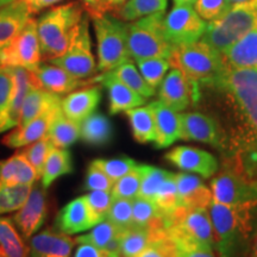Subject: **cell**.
Masks as SVG:
<instances>
[{
	"label": "cell",
	"instance_id": "obj_23",
	"mask_svg": "<svg viewBox=\"0 0 257 257\" xmlns=\"http://www.w3.org/2000/svg\"><path fill=\"white\" fill-rule=\"evenodd\" d=\"M101 100V91L99 87L82 88L74 91L64 96L61 100V111L70 120L81 123L83 119L89 117L98 107Z\"/></svg>",
	"mask_w": 257,
	"mask_h": 257
},
{
	"label": "cell",
	"instance_id": "obj_20",
	"mask_svg": "<svg viewBox=\"0 0 257 257\" xmlns=\"http://www.w3.org/2000/svg\"><path fill=\"white\" fill-rule=\"evenodd\" d=\"M11 70L12 75H14V94H12L11 102H10L4 121L0 125V134L18 126L21 123L22 107H23L24 99L28 92L32 87L40 88L37 80L31 70L21 68V67H15V68H11Z\"/></svg>",
	"mask_w": 257,
	"mask_h": 257
},
{
	"label": "cell",
	"instance_id": "obj_16",
	"mask_svg": "<svg viewBox=\"0 0 257 257\" xmlns=\"http://www.w3.org/2000/svg\"><path fill=\"white\" fill-rule=\"evenodd\" d=\"M165 159L179 169L186 173H195L204 179L214 176L219 169V162L216 156L194 147L179 146L173 148L166 154Z\"/></svg>",
	"mask_w": 257,
	"mask_h": 257
},
{
	"label": "cell",
	"instance_id": "obj_54",
	"mask_svg": "<svg viewBox=\"0 0 257 257\" xmlns=\"http://www.w3.org/2000/svg\"><path fill=\"white\" fill-rule=\"evenodd\" d=\"M24 3H27V5L32 10V12H37L40 10L48 8V6H51L54 4H57V3L62 2V0H23Z\"/></svg>",
	"mask_w": 257,
	"mask_h": 257
},
{
	"label": "cell",
	"instance_id": "obj_51",
	"mask_svg": "<svg viewBox=\"0 0 257 257\" xmlns=\"http://www.w3.org/2000/svg\"><path fill=\"white\" fill-rule=\"evenodd\" d=\"M114 182L108 178L107 175L99 169L98 167L93 165L88 166L87 174L85 180V189L86 191H108L111 192Z\"/></svg>",
	"mask_w": 257,
	"mask_h": 257
},
{
	"label": "cell",
	"instance_id": "obj_33",
	"mask_svg": "<svg viewBox=\"0 0 257 257\" xmlns=\"http://www.w3.org/2000/svg\"><path fill=\"white\" fill-rule=\"evenodd\" d=\"M73 172L72 155L67 149L54 147L47 157L42 173V186L48 188L61 176L70 174Z\"/></svg>",
	"mask_w": 257,
	"mask_h": 257
},
{
	"label": "cell",
	"instance_id": "obj_37",
	"mask_svg": "<svg viewBox=\"0 0 257 257\" xmlns=\"http://www.w3.org/2000/svg\"><path fill=\"white\" fill-rule=\"evenodd\" d=\"M112 73L120 80L121 82H124L127 87L134 89L135 92H137L138 94L142 95L143 98H152L153 95H155V89L150 87L148 85V82L143 79V76L141 75V73L138 72L133 61H126V62L121 63L120 66H118L117 68L111 70Z\"/></svg>",
	"mask_w": 257,
	"mask_h": 257
},
{
	"label": "cell",
	"instance_id": "obj_50",
	"mask_svg": "<svg viewBox=\"0 0 257 257\" xmlns=\"http://www.w3.org/2000/svg\"><path fill=\"white\" fill-rule=\"evenodd\" d=\"M14 94V75L10 67H0V125L8 113Z\"/></svg>",
	"mask_w": 257,
	"mask_h": 257
},
{
	"label": "cell",
	"instance_id": "obj_12",
	"mask_svg": "<svg viewBox=\"0 0 257 257\" xmlns=\"http://www.w3.org/2000/svg\"><path fill=\"white\" fill-rule=\"evenodd\" d=\"M42 61L40 38L37 34V22L30 18L22 31L0 55V67H21L35 69Z\"/></svg>",
	"mask_w": 257,
	"mask_h": 257
},
{
	"label": "cell",
	"instance_id": "obj_57",
	"mask_svg": "<svg viewBox=\"0 0 257 257\" xmlns=\"http://www.w3.org/2000/svg\"><path fill=\"white\" fill-rule=\"evenodd\" d=\"M248 257H257V226H256V232H255V236H253V240H252L251 249H250V252H249Z\"/></svg>",
	"mask_w": 257,
	"mask_h": 257
},
{
	"label": "cell",
	"instance_id": "obj_21",
	"mask_svg": "<svg viewBox=\"0 0 257 257\" xmlns=\"http://www.w3.org/2000/svg\"><path fill=\"white\" fill-rule=\"evenodd\" d=\"M94 79L95 82H100L107 89L108 100H110L108 112L112 115L120 113V112H126L131 108L140 107L147 101L146 98L121 82L111 70Z\"/></svg>",
	"mask_w": 257,
	"mask_h": 257
},
{
	"label": "cell",
	"instance_id": "obj_59",
	"mask_svg": "<svg viewBox=\"0 0 257 257\" xmlns=\"http://www.w3.org/2000/svg\"><path fill=\"white\" fill-rule=\"evenodd\" d=\"M231 3H234V4H236V3H243V2H246V0H230Z\"/></svg>",
	"mask_w": 257,
	"mask_h": 257
},
{
	"label": "cell",
	"instance_id": "obj_22",
	"mask_svg": "<svg viewBox=\"0 0 257 257\" xmlns=\"http://www.w3.org/2000/svg\"><path fill=\"white\" fill-rule=\"evenodd\" d=\"M75 243L69 234L47 229L30 238L29 257H70Z\"/></svg>",
	"mask_w": 257,
	"mask_h": 257
},
{
	"label": "cell",
	"instance_id": "obj_40",
	"mask_svg": "<svg viewBox=\"0 0 257 257\" xmlns=\"http://www.w3.org/2000/svg\"><path fill=\"white\" fill-rule=\"evenodd\" d=\"M133 218L136 226H160L165 225V218L155 202L137 197L133 200Z\"/></svg>",
	"mask_w": 257,
	"mask_h": 257
},
{
	"label": "cell",
	"instance_id": "obj_14",
	"mask_svg": "<svg viewBox=\"0 0 257 257\" xmlns=\"http://www.w3.org/2000/svg\"><path fill=\"white\" fill-rule=\"evenodd\" d=\"M199 85L192 82L181 70L172 69L160 85L159 100L176 112L185 111L200 99Z\"/></svg>",
	"mask_w": 257,
	"mask_h": 257
},
{
	"label": "cell",
	"instance_id": "obj_3",
	"mask_svg": "<svg viewBox=\"0 0 257 257\" xmlns=\"http://www.w3.org/2000/svg\"><path fill=\"white\" fill-rule=\"evenodd\" d=\"M82 17V4L72 2L51 9L38 19L42 60L50 61L66 53L79 30Z\"/></svg>",
	"mask_w": 257,
	"mask_h": 257
},
{
	"label": "cell",
	"instance_id": "obj_18",
	"mask_svg": "<svg viewBox=\"0 0 257 257\" xmlns=\"http://www.w3.org/2000/svg\"><path fill=\"white\" fill-rule=\"evenodd\" d=\"M34 15L23 0H0V55Z\"/></svg>",
	"mask_w": 257,
	"mask_h": 257
},
{
	"label": "cell",
	"instance_id": "obj_25",
	"mask_svg": "<svg viewBox=\"0 0 257 257\" xmlns=\"http://www.w3.org/2000/svg\"><path fill=\"white\" fill-rule=\"evenodd\" d=\"M61 110V106L44 112L34 120L25 125H19L16 130L10 133L2 140V143L8 148H23L36 142L48 134L50 123L55 114Z\"/></svg>",
	"mask_w": 257,
	"mask_h": 257
},
{
	"label": "cell",
	"instance_id": "obj_6",
	"mask_svg": "<svg viewBox=\"0 0 257 257\" xmlns=\"http://www.w3.org/2000/svg\"><path fill=\"white\" fill-rule=\"evenodd\" d=\"M94 25L98 42L99 72H110L121 63L131 61L127 49V30L124 21L105 14H88Z\"/></svg>",
	"mask_w": 257,
	"mask_h": 257
},
{
	"label": "cell",
	"instance_id": "obj_41",
	"mask_svg": "<svg viewBox=\"0 0 257 257\" xmlns=\"http://www.w3.org/2000/svg\"><path fill=\"white\" fill-rule=\"evenodd\" d=\"M120 232V229H118L111 221L105 219L94 225L88 233L76 237L75 240L79 244H91L95 248L104 250L115 237L119 236Z\"/></svg>",
	"mask_w": 257,
	"mask_h": 257
},
{
	"label": "cell",
	"instance_id": "obj_15",
	"mask_svg": "<svg viewBox=\"0 0 257 257\" xmlns=\"http://www.w3.org/2000/svg\"><path fill=\"white\" fill-rule=\"evenodd\" d=\"M48 216V197L43 186L34 185L25 204L12 217L16 227L25 240L30 239Z\"/></svg>",
	"mask_w": 257,
	"mask_h": 257
},
{
	"label": "cell",
	"instance_id": "obj_55",
	"mask_svg": "<svg viewBox=\"0 0 257 257\" xmlns=\"http://www.w3.org/2000/svg\"><path fill=\"white\" fill-rule=\"evenodd\" d=\"M88 14H105L104 0H82Z\"/></svg>",
	"mask_w": 257,
	"mask_h": 257
},
{
	"label": "cell",
	"instance_id": "obj_19",
	"mask_svg": "<svg viewBox=\"0 0 257 257\" xmlns=\"http://www.w3.org/2000/svg\"><path fill=\"white\" fill-rule=\"evenodd\" d=\"M99 221L92 213L85 197L72 200L59 212L55 227L60 232L75 234L92 229Z\"/></svg>",
	"mask_w": 257,
	"mask_h": 257
},
{
	"label": "cell",
	"instance_id": "obj_1",
	"mask_svg": "<svg viewBox=\"0 0 257 257\" xmlns=\"http://www.w3.org/2000/svg\"><path fill=\"white\" fill-rule=\"evenodd\" d=\"M210 89L219 107L226 147L224 161L257 181V68H226L199 86Z\"/></svg>",
	"mask_w": 257,
	"mask_h": 257
},
{
	"label": "cell",
	"instance_id": "obj_58",
	"mask_svg": "<svg viewBox=\"0 0 257 257\" xmlns=\"http://www.w3.org/2000/svg\"><path fill=\"white\" fill-rule=\"evenodd\" d=\"M174 2L175 6H180V5H186V6H192L193 4H195L197 0H173Z\"/></svg>",
	"mask_w": 257,
	"mask_h": 257
},
{
	"label": "cell",
	"instance_id": "obj_35",
	"mask_svg": "<svg viewBox=\"0 0 257 257\" xmlns=\"http://www.w3.org/2000/svg\"><path fill=\"white\" fill-rule=\"evenodd\" d=\"M153 239V227L134 226L121 231L120 255L121 257H136L148 248Z\"/></svg>",
	"mask_w": 257,
	"mask_h": 257
},
{
	"label": "cell",
	"instance_id": "obj_36",
	"mask_svg": "<svg viewBox=\"0 0 257 257\" xmlns=\"http://www.w3.org/2000/svg\"><path fill=\"white\" fill-rule=\"evenodd\" d=\"M167 4V0H127L113 11L121 21L134 22L149 15L165 12Z\"/></svg>",
	"mask_w": 257,
	"mask_h": 257
},
{
	"label": "cell",
	"instance_id": "obj_7",
	"mask_svg": "<svg viewBox=\"0 0 257 257\" xmlns=\"http://www.w3.org/2000/svg\"><path fill=\"white\" fill-rule=\"evenodd\" d=\"M168 61L199 86L211 82L225 69L220 54L202 41L174 47Z\"/></svg>",
	"mask_w": 257,
	"mask_h": 257
},
{
	"label": "cell",
	"instance_id": "obj_42",
	"mask_svg": "<svg viewBox=\"0 0 257 257\" xmlns=\"http://www.w3.org/2000/svg\"><path fill=\"white\" fill-rule=\"evenodd\" d=\"M143 176V165H137L133 170L124 175L123 178L113 184V187L111 189V194L113 199H128L134 200L138 197L141 187V181Z\"/></svg>",
	"mask_w": 257,
	"mask_h": 257
},
{
	"label": "cell",
	"instance_id": "obj_13",
	"mask_svg": "<svg viewBox=\"0 0 257 257\" xmlns=\"http://www.w3.org/2000/svg\"><path fill=\"white\" fill-rule=\"evenodd\" d=\"M180 140L210 144L224 153L226 140L223 128L216 118L202 112H186L180 113Z\"/></svg>",
	"mask_w": 257,
	"mask_h": 257
},
{
	"label": "cell",
	"instance_id": "obj_32",
	"mask_svg": "<svg viewBox=\"0 0 257 257\" xmlns=\"http://www.w3.org/2000/svg\"><path fill=\"white\" fill-rule=\"evenodd\" d=\"M47 136L56 148L67 149L80 138V124L59 111L51 120Z\"/></svg>",
	"mask_w": 257,
	"mask_h": 257
},
{
	"label": "cell",
	"instance_id": "obj_17",
	"mask_svg": "<svg viewBox=\"0 0 257 257\" xmlns=\"http://www.w3.org/2000/svg\"><path fill=\"white\" fill-rule=\"evenodd\" d=\"M31 72L37 80L38 87L59 95L72 93L76 91V88L95 83V79H78L53 63H40Z\"/></svg>",
	"mask_w": 257,
	"mask_h": 257
},
{
	"label": "cell",
	"instance_id": "obj_27",
	"mask_svg": "<svg viewBox=\"0 0 257 257\" xmlns=\"http://www.w3.org/2000/svg\"><path fill=\"white\" fill-rule=\"evenodd\" d=\"M221 59L226 68H257V25L221 54Z\"/></svg>",
	"mask_w": 257,
	"mask_h": 257
},
{
	"label": "cell",
	"instance_id": "obj_8",
	"mask_svg": "<svg viewBox=\"0 0 257 257\" xmlns=\"http://www.w3.org/2000/svg\"><path fill=\"white\" fill-rule=\"evenodd\" d=\"M165 12L153 14L126 25L127 49L131 59L143 60L152 57L169 59L173 47L163 34Z\"/></svg>",
	"mask_w": 257,
	"mask_h": 257
},
{
	"label": "cell",
	"instance_id": "obj_52",
	"mask_svg": "<svg viewBox=\"0 0 257 257\" xmlns=\"http://www.w3.org/2000/svg\"><path fill=\"white\" fill-rule=\"evenodd\" d=\"M74 257H107V255L91 244H80Z\"/></svg>",
	"mask_w": 257,
	"mask_h": 257
},
{
	"label": "cell",
	"instance_id": "obj_49",
	"mask_svg": "<svg viewBox=\"0 0 257 257\" xmlns=\"http://www.w3.org/2000/svg\"><path fill=\"white\" fill-rule=\"evenodd\" d=\"M86 202L91 208L92 213L98 219L99 223L106 219L107 212L110 210L113 197L108 191H89L88 194L83 195Z\"/></svg>",
	"mask_w": 257,
	"mask_h": 257
},
{
	"label": "cell",
	"instance_id": "obj_56",
	"mask_svg": "<svg viewBox=\"0 0 257 257\" xmlns=\"http://www.w3.org/2000/svg\"><path fill=\"white\" fill-rule=\"evenodd\" d=\"M127 0H104V6L105 11H113L117 8H119L120 5H123L124 3H126Z\"/></svg>",
	"mask_w": 257,
	"mask_h": 257
},
{
	"label": "cell",
	"instance_id": "obj_31",
	"mask_svg": "<svg viewBox=\"0 0 257 257\" xmlns=\"http://www.w3.org/2000/svg\"><path fill=\"white\" fill-rule=\"evenodd\" d=\"M134 138L138 143L146 144L156 141V125L149 105L135 107L126 111Z\"/></svg>",
	"mask_w": 257,
	"mask_h": 257
},
{
	"label": "cell",
	"instance_id": "obj_30",
	"mask_svg": "<svg viewBox=\"0 0 257 257\" xmlns=\"http://www.w3.org/2000/svg\"><path fill=\"white\" fill-rule=\"evenodd\" d=\"M112 124L104 114L92 113L80 123V138L91 146H105L112 140Z\"/></svg>",
	"mask_w": 257,
	"mask_h": 257
},
{
	"label": "cell",
	"instance_id": "obj_2",
	"mask_svg": "<svg viewBox=\"0 0 257 257\" xmlns=\"http://www.w3.org/2000/svg\"><path fill=\"white\" fill-rule=\"evenodd\" d=\"M208 210L218 256L248 257L256 232L252 218L255 207L227 206L212 199Z\"/></svg>",
	"mask_w": 257,
	"mask_h": 257
},
{
	"label": "cell",
	"instance_id": "obj_5",
	"mask_svg": "<svg viewBox=\"0 0 257 257\" xmlns=\"http://www.w3.org/2000/svg\"><path fill=\"white\" fill-rule=\"evenodd\" d=\"M257 25V0L236 3L223 17L207 24L202 42L223 54Z\"/></svg>",
	"mask_w": 257,
	"mask_h": 257
},
{
	"label": "cell",
	"instance_id": "obj_24",
	"mask_svg": "<svg viewBox=\"0 0 257 257\" xmlns=\"http://www.w3.org/2000/svg\"><path fill=\"white\" fill-rule=\"evenodd\" d=\"M149 106L154 113L156 125V141L154 143L159 149L168 148L180 140V113L160 100L150 102Z\"/></svg>",
	"mask_w": 257,
	"mask_h": 257
},
{
	"label": "cell",
	"instance_id": "obj_28",
	"mask_svg": "<svg viewBox=\"0 0 257 257\" xmlns=\"http://www.w3.org/2000/svg\"><path fill=\"white\" fill-rule=\"evenodd\" d=\"M37 180L34 167L21 153L0 161V185H34Z\"/></svg>",
	"mask_w": 257,
	"mask_h": 257
},
{
	"label": "cell",
	"instance_id": "obj_26",
	"mask_svg": "<svg viewBox=\"0 0 257 257\" xmlns=\"http://www.w3.org/2000/svg\"><path fill=\"white\" fill-rule=\"evenodd\" d=\"M180 205L187 208H208L212 201V192L197 175L188 173H176Z\"/></svg>",
	"mask_w": 257,
	"mask_h": 257
},
{
	"label": "cell",
	"instance_id": "obj_29",
	"mask_svg": "<svg viewBox=\"0 0 257 257\" xmlns=\"http://www.w3.org/2000/svg\"><path fill=\"white\" fill-rule=\"evenodd\" d=\"M61 100H62V96L59 94L48 92L43 88L32 87L24 99L19 125L28 124L29 121L34 120L44 112L59 107L61 106Z\"/></svg>",
	"mask_w": 257,
	"mask_h": 257
},
{
	"label": "cell",
	"instance_id": "obj_34",
	"mask_svg": "<svg viewBox=\"0 0 257 257\" xmlns=\"http://www.w3.org/2000/svg\"><path fill=\"white\" fill-rule=\"evenodd\" d=\"M0 249L5 257H29V248L25 239L12 218L0 217Z\"/></svg>",
	"mask_w": 257,
	"mask_h": 257
},
{
	"label": "cell",
	"instance_id": "obj_38",
	"mask_svg": "<svg viewBox=\"0 0 257 257\" xmlns=\"http://www.w3.org/2000/svg\"><path fill=\"white\" fill-rule=\"evenodd\" d=\"M30 184L0 185V214L18 211L30 195Z\"/></svg>",
	"mask_w": 257,
	"mask_h": 257
},
{
	"label": "cell",
	"instance_id": "obj_43",
	"mask_svg": "<svg viewBox=\"0 0 257 257\" xmlns=\"http://www.w3.org/2000/svg\"><path fill=\"white\" fill-rule=\"evenodd\" d=\"M136 62L141 75L148 82V85L156 91L162 80L165 79L166 73L168 72L170 67L169 61L162 57H152V59L137 60Z\"/></svg>",
	"mask_w": 257,
	"mask_h": 257
},
{
	"label": "cell",
	"instance_id": "obj_9",
	"mask_svg": "<svg viewBox=\"0 0 257 257\" xmlns=\"http://www.w3.org/2000/svg\"><path fill=\"white\" fill-rule=\"evenodd\" d=\"M211 192L213 200L227 206H257V181L225 162L212 179Z\"/></svg>",
	"mask_w": 257,
	"mask_h": 257
},
{
	"label": "cell",
	"instance_id": "obj_44",
	"mask_svg": "<svg viewBox=\"0 0 257 257\" xmlns=\"http://www.w3.org/2000/svg\"><path fill=\"white\" fill-rule=\"evenodd\" d=\"M54 147L55 146L51 143L49 137L46 135V136L42 137L41 140L36 141V142L29 144L27 147H23L24 149H22L21 152H19L22 155L25 156V159H27L29 162H30V165L34 167L38 180L42 178L44 163H46L47 157Z\"/></svg>",
	"mask_w": 257,
	"mask_h": 257
},
{
	"label": "cell",
	"instance_id": "obj_11",
	"mask_svg": "<svg viewBox=\"0 0 257 257\" xmlns=\"http://www.w3.org/2000/svg\"><path fill=\"white\" fill-rule=\"evenodd\" d=\"M206 28V22L192 6H174L163 18V34L173 47L195 43L204 36Z\"/></svg>",
	"mask_w": 257,
	"mask_h": 257
},
{
	"label": "cell",
	"instance_id": "obj_46",
	"mask_svg": "<svg viewBox=\"0 0 257 257\" xmlns=\"http://www.w3.org/2000/svg\"><path fill=\"white\" fill-rule=\"evenodd\" d=\"M169 172L167 170L156 168L153 166L143 165V176L142 181H141L140 193L138 197L149 199V200H154L157 189L165 181V179L168 176Z\"/></svg>",
	"mask_w": 257,
	"mask_h": 257
},
{
	"label": "cell",
	"instance_id": "obj_47",
	"mask_svg": "<svg viewBox=\"0 0 257 257\" xmlns=\"http://www.w3.org/2000/svg\"><path fill=\"white\" fill-rule=\"evenodd\" d=\"M92 163L98 167L99 169H101L113 182L123 178L124 175H126L130 170H133L137 166L136 161L126 156L110 160L98 159L92 161Z\"/></svg>",
	"mask_w": 257,
	"mask_h": 257
},
{
	"label": "cell",
	"instance_id": "obj_10",
	"mask_svg": "<svg viewBox=\"0 0 257 257\" xmlns=\"http://www.w3.org/2000/svg\"><path fill=\"white\" fill-rule=\"evenodd\" d=\"M49 62L61 67L78 79H88L94 75L98 68L92 54L87 16L82 17L79 30L66 53Z\"/></svg>",
	"mask_w": 257,
	"mask_h": 257
},
{
	"label": "cell",
	"instance_id": "obj_53",
	"mask_svg": "<svg viewBox=\"0 0 257 257\" xmlns=\"http://www.w3.org/2000/svg\"><path fill=\"white\" fill-rule=\"evenodd\" d=\"M174 257H216L214 251L202 249H174Z\"/></svg>",
	"mask_w": 257,
	"mask_h": 257
},
{
	"label": "cell",
	"instance_id": "obj_45",
	"mask_svg": "<svg viewBox=\"0 0 257 257\" xmlns=\"http://www.w3.org/2000/svg\"><path fill=\"white\" fill-rule=\"evenodd\" d=\"M106 219L115 225L121 231L134 226L133 218V200L128 199H113Z\"/></svg>",
	"mask_w": 257,
	"mask_h": 257
},
{
	"label": "cell",
	"instance_id": "obj_4",
	"mask_svg": "<svg viewBox=\"0 0 257 257\" xmlns=\"http://www.w3.org/2000/svg\"><path fill=\"white\" fill-rule=\"evenodd\" d=\"M165 227L174 249L216 250L213 225L208 208L179 206L165 217Z\"/></svg>",
	"mask_w": 257,
	"mask_h": 257
},
{
	"label": "cell",
	"instance_id": "obj_39",
	"mask_svg": "<svg viewBox=\"0 0 257 257\" xmlns=\"http://www.w3.org/2000/svg\"><path fill=\"white\" fill-rule=\"evenodd\" d=\"M153 201L155 202L163 218L169 216L172 212H174L179 206H181L180 205L178 187H176L175 173L169 172L168 176L162 182V185L160 186V188L157 189Z\"/></svg>",
	"mask_w": 257,
	"mask_h": 257
},
{
	"label": "cell",
	"instance_id": "obj_48",
	"mask_svg": "<svg viewBox=\"0 0 257 257\" xmlns=\"http://www.w3.org/2000/svg\"><path fill=\"white\" fill-rule=\"evenodd\" d=\"M195 11L202 19L216 21L226 14L232 6L230 0H197Z\"/></svg>",
	"mask_w": 257,
	"mask_h": 257
},
{
	"label": "cell",
	"instance_id": "obj_60",
	"mask_svg": "<svg viewBox=\"0 0 257 257\" xmlns=\"http://www.w3.org/2000/svg\"><path fill=\"white\" fill-rule=\"evenodd\" d=\"M0 257H5L4 253H3V251H2V249H0Z\"/></svg>",
	"mask_w": 257,
	"mask_h": 257
}]
</instances>
